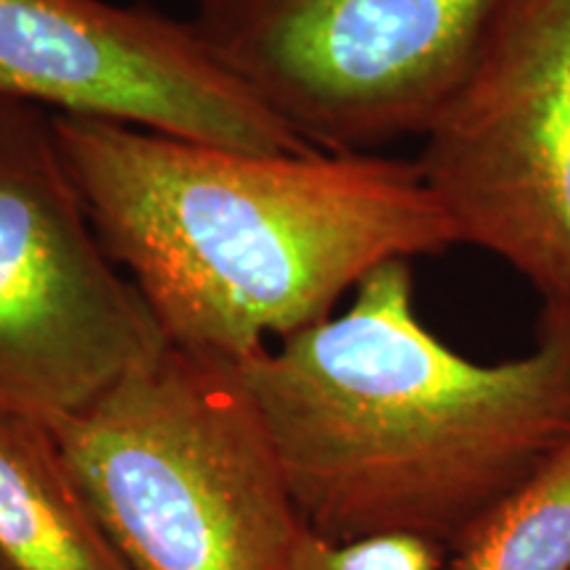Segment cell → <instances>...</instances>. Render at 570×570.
Returning <instances> with one entry per match:
<instances>
[{
	"mask_svg": "<svg viewBox=\"0 0 570 570\" xmlns=\"http://www.w3.org/2000/svg\"><path fill=\"white\" fill-rule=\"evenodd\" d=\"M510 0H214L194 19L296 138L375 151L423 135Z\"/></svg>",
	"mask_w": 570,
	"mask_h": 570,
	"instance_id": "obj_4",
	"label": "cell"
},
{
	"mask_svg": "<svg viewBox=\"0 0 570 570\" xmlns=\"http://www.w3.org/2000/svg\"><path fill=\"white\" fill-rule=\"evenodd\" d=\"M0 570H130L53 428L0 407Z\"/></svg>",
	"mask_w": 570,
	"mask_h": 570,
	"instance_id": "obj_8",
	"label": "cell"
},
{
	"mask_svg": "<svg viewBox=\"0 0 570 570\" xmlns=\"http://www.w3.org/2000/svg\"><path fill=\"white\" fill-rule=\"evenodd\" d=\"M209 3H214V0H196L198 9H202V6H209Z\"/></svg>",
	"mask_w": 570,
	"mask_h": 570,
	"instance_id": "obj_11",
	"label": "cell"
},
{
	"mask_svg": "<svg viewBox=\"0 0 570 570\" xmlns=\"http://www.w3.org/2000/svg\"><path fill=\"white\" fill-rule=\"evenodd\" d=\"M444 570H570V439L449 552Z\"/></svg>",
	"mask_w": 570,
	"mask_h": 570,
	"instance_id": "obj_9",
	"label": "cell"
},
{
	"mask_svg": "<svg viewBox=\"0 0 570 570\" xmlns=\"http://www.w3.org/2000/svg\"><path fill=\"white\" fill-rule=\"evenodd\" d=\"M0 96L53 117L248 154H304L196 21L109 0H0Z\"/></svg>",
	"mask_w": 570,
	"mask_h": 570,
	"instance_id": "obj_7",
	"label": "cell"
},
{
	"mask_svg": "<svg viewBox=\"0 0 570 570\" xmlns=\"http://www.w3.org/2000/svg\"><path fill=\"white\" fill-rule=\"evenodd\" d=\"M167 348L92 227L53 114L0 96V407L53 423Z\"/></svg>",
	"mask_w": 570,
	"mask_h": 570,
	"instance_id": "obj_5",
	"label": "cell"
},
{
	"mask_svg": "<svg viewBox=\"0 0 570 570\" xmlns=\"http://www.w3.org/2000/svg\"><path fill=\"white\" fill-rule=\"evenodd\" d=\"M48 425L130 570H285L304 520L238 365L169 346Z\"/></svg>",
	"mask_w": 570,
	"mask_h": 570,
	"instance_id": "obj_3",
	"label": "cell"
},
{
	"mask_svg": "<svg viewBox=\"0 0 570 570\" xmlns=\"http://www.w3.org/2000/svg\"><path fill=\"white\" fill-rule=\"evenodd\" d=\"M352 294L238 373L306 529L449 554L570 439V306H541L531 352L481 365L420 320L412 262Z\"/></svg>",
	"mask_w": 570,
	"mask_h": 570,
	"instance_id": "obj_1",
	"label": "cell"
},
{
	"mask_svg": "<svg viewBox=\"0 0 570 570\" xmlns=\"http://www.w3.org/2000/svg\"><path fill=\"white\" fill-rule=\"evenodd\" d=\"M98 238L169 346L244 365L386 262L458 246L417 161L248 154L53 117Z\"/></svg>",
	"mask_w": 570,
	"mask_h": 570,
	"instance_id": "obj_2",
	"label": "cell"
},
{
	"mask_svg": "<svg viewBox=\"0 0 570 570\" xmlns=\"http://www.w3.org/2000/svg\"><path fill=\"white\" fill-rule=\"evenodd\" d=\"M415 161L458 246L570 306V0H510Z\"/></svg>",
	"mask_w": 570,
	"mask_h": 570,
	"instance_id": "obj_6",
	"label": "cell"
},
{
	"mask_svg": "<svg viewBox=\"0 0 570 570\" xmlns=\"http://www.w3.org/2000/svg\"><path fill=\"white\" fill-rule=\"evenodd\" d=\"M446 552L431 541L383 533L354 541H331L304 525L285 570H444Z\"/></svg>",
	"mask_w": 570,
	"mask_h": 570,
	"instance_id": "obj_10",
	"label": "cell"
}]
</instances>
